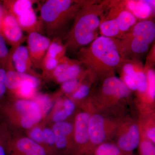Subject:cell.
<instances>
[{
	"label": "cell",
	"mask_w": 155,
	"mask_h": 155,
	"mask_svg": "<svg viewBox=\"0 0 155 155\" xmlns=\"http://www.w3.org/2000/svg\"><path fill=\"white\" fill-rule=\"evenodd\" d=\"M78 55L79 63L90 74L97 76H113L122 62L116 43L110 38L104 36L96 38L88 47L81 48Z\"/></svg>",
	"instance_id": "cell-1"
},
{
	"label": "cell",
	"mask_w": 155,
	"mask_h": 155,
	"mask_svg": "<svg viewBox=\"0 0 155 155\" xmlns=\"http://www.w3.org/2000/svg\"><path fill=\"white\" fill-rule=\"evenodd\" d=\"M107 3L88 5L84 3L66 36L64 44L66 50H79L94 41L96 31L101 25L100 17Z\"/></svg>",
	"instance_id": "cell-2"
},
{
	"label": "cell",
	"mask_w": 155,
	"mask_h": 155,
	"mask_svg": "<svg viewBox=\"0 0 155 155\" xmlns=\"http://www.w3.org/2000/svg\"><path fill=\"white\" fill-rule=\"evenodd\" d=\"M84 3L73 0L45 1L41 7L39 18L47 37H59L68 22L75 19Z\"/></svg>",
	"instance_id": "cell-3"
},
{
	"label": "cell",
	"mask_w": 155,
	"mask_h": 155,
	"mask_svg": "<svg viewBox=\"0 0 155 155\" xmlns=\"http://www.w3.org/2000/svg\"><path fill=\"white\" fill-rule=\"evenodd\" d=\"M28 54L34 68L41 69L42 63L51 40L38 32L28 34L26 37Z\"/></svg>",
	"instance_id": "cell-4"
},
{
	"label": "cell",
	"mask_w": 155,
	"mask_h": 155,
	"mask_svg": "<svg viewBox=\"0 0 155 155\" xmlns=\"http://www.w3.org/2000/svg\"><path fill=\"white\" fill-rule=\"evenodd\" d=\"M23 31L16 18L5 10V16L0 29V34L14 51L26 40Z\"/></svg>",
	"instance_id": "cell-5"
},
{
	"label": "cell",
	"mask_w": 155,
	"mask_h": 155,
	"mask_svg": "<svg viewBox=\"0 0 155 155\" xmlns=\"http://www.w3.org/2000/svg\"><path fill=\"white\" fill-rule=\"evenodd\" d=\"M15 107L22 115L21 125L24 128H31L39 122L42 118V112L35 101L19 100L15 104Z\"/></svg>",
	"instance_id": "cell-6"
},
{
	"label": "cell",
	"mask_w": 155,
	"mask_h": 155,
	"mask_svg": "<svg viewBox=\"0 0 155 155\" xmlns=\"http://www.w3.org/2000/svg\"><path fill=\"white\" fill-rule=\"evenodd\" d=\"M10 51L12 64L16 71L19 73L38 77L34 70V67L26 46L21 45L14 51L11 50Z\"/></svg>",
	"instance_id": "cell-7"
},
{
	"label": "cell",
	"mask_w": 155,
	"mask_h": 155,
	"mask_svg": "<svg viewBox=\"0 0 155 155\" xmlns=\"http://www.w3.org/2000/svg\"><path fill=\"white\" fill-rule=\"evenodd\" d=\"M81 69L78 62L71 61L64 57L50 76L54 78L59 83L77 78L80 75Z\"/></svg>",
	"instance_id": "cell-8"
},
{
	"label": "cell",
	"mask_w": 155,
	"mask_h": 155,
	"mask_svg": "<svg viewBox=\"0 0 155 155\" xmlns=\"http://www.w3.org/2000/svg\"><path fill=\"white\" fill-rule=\"evenodd\" d=\"M89 140L95 145L104 143L107 138L105 119L101 115L95 114L89 122Z\"/></svg>",
	"instance_id": "cell-9"
},
{
	"label": "cell",
	"mask_w": 155,
	"mask_h": 155,
	"mask_svg": "<svg viewBox=\"0 0 155 155\" xmlns=\"http://www.w3.org/2000/svg\"><path fill=\"white\" fill-rule=\"evenodd\" d=\"M102 90L108 96L123 98L129 96L130 90L118 78L112 76L107 78L103 82Z\"/></svg>",
	"instance_id": "cell-10"
},
{
	"label": "cell",
	"mask_w": 155,
	"mask_h": 155,
	"mask_svg": "<svg viewBox=\"0 0 155 155\" xmlns=\"http://www.w3.org/2000/svg\"><path fill=\"white\" fill-rule=\"evenodd\" d=\"M15 18L22 30L28 34L33 32L42 34L45 32L41 20L38 17L33 8Z\"/></svg>",
	"instance_id": "cell-11"
},
{
	"label": "cell",
	"mask_w": 155,
	"mask_h": 155,
	"mask_svg": "<svg viewBox=\"0 0 155 155\" xmlns=\"http://www.w3.org/2000/svg\"><path fill=\"white\" fill-rule=\"evenodd\" d=\"M15 148L12 155H47L43 147L28 137L19 139Z\"/></svg>",
	"instance_id": "cell-12"
},
{
	"label": "cell",
	"mask_w": 155,
	"mask_h": 155,
	"mask_svg": "<svg viewBox=\"0 0 155 155\" xmlns=\"http://www.w3.org/2000/svg\"><path fill=\"white\" fill-rule=\"evenodd\" d=\"M140 142V132L136 125H132L119 137L118 145L120 149L126 152L135 150Z\"/></svg>",
	"instance_id": "cell-13"
},
{
	"label": "cell",
	"mask_w": 155,
	"mask_h": 155,
	"mask_svg": "<svg viewBox=\"0 0 155 155\" xmlns=\"http://www.w3.org/2000/svg\"><path fill=\"white\" fill-rule=\"evenodd\" d=\"M66 51V48L62 43L61 38H54L51 40L42 62L48 65L57 66L60 61L65 57L64 55Z\"/></svg>",
	"instance_id": "cell-14"
},
{
	"label": "cell",
	"mask_w": 155,
	"mask_h": 155,
	"mask_svg": "<svg viewBox=\"0 0 155 155\" xmlns=\"http://www.w3.org/2000/svg\"><path fill=\"white\" fill-rule=\"evenodd\" d=\"M90 116L88 113L82 112L77 115L75 119V137L78 144H86L89 140L88 127Z\"/></svg>",
	"instance_id": "cell-15"
},
{
	"label": "cell",
	"mask_w": 155,
	"mask_h": 155,
	"mask_svg": "<svg viewBox=\"0 0 155 155\" xmlns=\"http://www.w3.org/2000/svg\"><path fill=\"white\" fill-rule=\"evenodd\" d=\"M132 33L133 37L140 39L149 45L155 39V23L150 20L139 22L134 26Z\"/></svg>",
	"instance_id": "cell-16"
},
{
	"label": "cell",
	"mask_w": 155,
	"mask_h": 155,
	"mask_svg": "<svg viewBox=\"0 0 155 155\" xmlns=\"http://www.w3.org/2000/svg\"><path fill=\"white\" fill-rule=\"evenodd\" d=\"M38 1L34 0H4L2 3L5 10L15 18L32 8Z\"/></svg>",
	"instance_id": "cell-17"
},
{
	"label": "cell",
	"mask_w": 155,
	"mask_h": 155,
	"mask_svg": "<svg viewBox=\"0 0 155 155\" xmlns=\"http://www.w3.org/2000/svg\"><path fill=\"white\" fill-rule=\"evenodd\" d=\"M40 82L38 77L31 76L22 82L15 90L20 96L24 98L31 97L35 93L36 89L39 86Z\"/></svg>",
	"instance_id": "cell-18"
},
{
	"label": "cell",
	"mask_w": 155,
	"mask_h": 155,
	"mask_svg": "<svg viewBox=\"0 0 155 155\" xmlns=\"http://www.w3.org/2000/svg\"><path fill=\"white\" fill-rule=\"evenodd\" d=\"M120 31H127L135 24L136 19L133 14L129 11H122L116 18Z\"/></svg>",
	"instance_id": "cell-19"
},
{
	"label": "cell",
	"mask_w": 155,
	"mask_h": 155,
	"mask_svg": "<svg viewBox=\"0 0 155 155\" xmlns=\"http://www.w3.org/2000/svg\"><path fill=\"white\" fill-rule=\"evenodd\" d=\"M100 28L104 36L108 38L116 36L120 31L116 19L102 22L100 25Z\"/></svg>",
	"instance_id": "cell-20"
},
{
	"label": "cell",
	"mask_w": 155,
	"mask_h": 155,
	"mask_svg": "<svg viewBox=\"0 0 155 155\" xmlns=\"http://www.w3.org/2000/svg\"><path fill=\"white\" fill-rule=\"evenodd\" d=\"M75 109L74 103L71 100H66L64 102V108L55 114L53 117V120L56 122L64 121L72 115Z\"/></svg>",
	"instance_id": "cell-21"
},
{
	"label": "cell",
	"mask_w": 155,
	"mask_h": 155,
	"mask_svg": "<svg viewBox=\"0 0 155 155\" xmlns=\"http://www.w3.org/2000/svg\"><path fill=\"white\" fill-rule=\"evenodd\" d=\"M153 9L146 1L136 2V5L133 12V15L140 19H144L150 16Z\"/></svg>",
	"instance_id": "cell-22"
},
{
	"label": "cell",
	"mask_w": 155,
	"mask_h": 155,
	"mask_svg": "<svg viewBox=\"0 0 155 155\" xmlns=\"http://www.w3.org/2000/svg\"><path fill=\"white\" fill-rule=\"evenodd\" d=\"M95 155H121V150L115 144L102 143L97 147Z\"/></svg>",
	"instance_id": "cell-23"
},
{
	"label": "cell",
	"mask_w": 155,
	"mask_h": 155,
	"mask_svg": "<svg viewBox=\"0 0 155 155\" xmlns=\"http://www.w3.org/2000/svg\"><path fill=\"white\" fill-rule=\"evenodd\" d=\"M52 130L55 135L67 137L72 132L73 126L69 122L64 121L56 122Z\"/></svg>",
	"instance_id": "cell-24"
},
{
	"label": "cell",
	"mask_w": 155,
	"mask_h": 155,
	"mask_svg": "<svg viewBox=\"0 0 155 155\" xmlns=\"http://www.w3.org/2000/svg\"><path fill=\"white\" fill-rule=\"evenodd\" d=\"M149 45L140 39L133 37L130 43V48L137 54L146 52L149 48Z\"/></svg>",
	"instance_id": "cell-25"
},
{
	"label": "cell",
	"mask_w": 155,
	"mask_h": 155,
	"mask_svg": "<svg viewBox=\"0 0 155 155\" xmlns=\"http://www.w3.org/2000/svg\"><path fill=\"white\" fill-rule=\"evenodd\" d=\"M36 102L38 104L41 110L44 113H48L49 112L52 107L51 100L49 97L46 95H39L36 97Z\"/></svg>",
	"instance_id": "cell-26"
},
{
	"label": "cell",
	"mask_w": 155,
	"mask_h": 155,
	"mask_svg": "<svg viewBox=\"0 0 155 155\" xmlns=\"http://www.w3.org/2000/svg\"><path fill=\"white\" fill-rule=\"evenodd\" d=\"M137 89L140 92H145L148 87L147 78L143 72H137L136 76Z\"/></svg>",
	"instance_id": "cell-27"
},
{
	"label": "cell",
	"mask_w": 155,
	"mask_h": 155,
	"mask_svg": "<svg viewBox=\"0 0 155 155\" xmlns=\"http://www.w3.org/2000/svg\"><path fill=\"white\" fill-rule=\"evenodd\" d=\"M10 56V51L7 47V43L0 34V63L5 65Z\"/></svg>",
	"instance_id": "cell-28"
},
{
	"label": "cell",
	"mask_w": 155,
	"mask_h": 155,
	"mask_svg": "<svg viewBox=\"0 0 155 155\" xmlns=\"http://www.w3.org/2000/svg\"><path fill=\"white\" fill-rule=\"evenodd\" d=\"M148 94L151 99L154 100L155 98V74L154 71L150 69L148 72Z\"/></svg>",
	"instance_id": "cell-29"
},
{
	"label": "cell",
	"mask_w": 155,
	"mask_h": 155,
	"mask_svg": "<svg viewBox=\"0 0 155 155\" xmlns=\"http://www.w3.org/2000/svg\"><path fill=\"white\" fill-rule=\"evenodd\" d=\"M140 150L142 155H155L154 143L149 140H143L140 143Z\"/></svg>",
	"instance_id": "cell-30"
},
{
	"label": "cell",
	"mask_w": 155,
	"mask_h": 155,
	"mask_svg": "<svg viewBox=\"0 0 155 155\" xmlns=\"http://www.w3.org/2000/svg\"><path fill=\"white\" fill-rule=\"evenodd\" d=\"M78 84L79 81L76 78L62 83L61 88L65 93H72L77 89Z\"/></svg>",
	"instance_id": "cell-31"
},
{
	"label": "cell",
	"mask_w": 155,
	"mask_h": 155,
	"mask_svg": "<svg viewBox=\"0 0 155 155\" xmlns=\"http://www.w3.org/2000/svg\"><path fill=\"white\" fill-rule=\"evenodd\" d=\"M5 76L6 69L5 65L0 63V100L4 97L7 91Z\"/></svg>",
	"instance_id": "cell-32"
},
{
	"label": "cell",
	"mask_w": 155,
	"mask_h": 155,
	"mask_svg": "<svg viewBox=\"0 0 155 155\" xmlns=\"http://www.w3.org/2000/svg\"><path fill=\"white\" fill-rule=\"evenodd\" d=\"M89 92L90 88L88 85L83 84L72 93V97L75 99H81L87 96Z\"/></svg>",
	"instance_id": "cell-33"
},
{
	"label": "cell",
	"mask_w": 155,
	"mask_h": 155,
	"mask_svg": "<svg viewBox=\"0 0 155 155\" xmlns=\"http://www.w3.org/2000/svg\"><path fill=\"white\" fill-rule=\"evenodd\" d=\"M43 133L44 142L50 146L55 144V135L52 130L49 128H45L43 130Z\"/></svg>",
	"instance_id": "cell-34"
},
{
	"label": "cell",
	"mask_w": 155,
	"mask_h": 155,
	"mask_svg": "<svg viewBox=\"0 0 155 155\" xmlns=\"http://www.w3.org/2000/svg\"><path fill=\"white\" fill-rule=\"evenodd\" d=\"M30 135L31 139L39 144L44 142L43 130L38 127H36L32 130Z\"/></svg>",
	"instance_id": "cell-35"
},
{
	"label": "cell",
	"mask_w": 155,
	"mask_h": 155,
	"mask_svg": "<svg viewBox=\"0 0 155 155\" xmlns=\"http://www.w3.org/2000/svg\"><path fill=\"white\" fill-rule=\"evenodd\" d=\"M55 144L59 149L62 150L65 149L68 144L67 137L55 135Z\"/></svg>",
	"instance_id": "cell-36"
},
{
	"label": "cell",
	"mask_w": 155,
	"mask_h": 155,
	"mask_svg": "<svg viewBox=\"0 0 155 155\" xmlns=\"http://www.w3.org/2000/svg\"><path fill=\"white\" fill-rule=\"evenodd\" d=\"M124 81L125 85L130 90H137V85L136 81L134 78L128 75H125L124 77Z\"/></svg>",
	"instance_id": "cell-37"
},
{
	"label": "cell",
	"mask_w": 155,
	"mask_h": 155,
	"mask_svg": "<svg viewBox=\"0 0 155 155\" xmlns=\"http://www.w3.org/2000/svg\"><path fill=\"white\" fill-rule=\"evenodd\" d=\"M123 69H124L125 75H128V76L132 78L135 81L137 72L134 71L132 65L130 64H126L124 66Z\"/></svg>",
	"instance_id": "cell-38"
},
{
	"label": "cell",
	"mask_w": 155,
	"mask_h": 155,
	"mask_svg": "<svg viewBox=\"0 0 155 155\" xmlns=\"http://www.w3.org/2000/svg\"><path fill=\"white\" fill-rule=\"evenodd\" d=\"M147 137L149 140L152 142L154 143L155 142V127H151L147 131Z\"/></svg>",
	"instance_id": "cell-39"
},
{
	"label": "cell",
	"mask_w": 155,
	"mask_h": 155,
	"mask_svg": "<svg viewBox=\"0 0 155 155\" xmlns=\"http://www.w3.org/2000/svg\"><path fill=\"white\" fill-rule=\"evenodd\" d=\"M5 10L4 8L2 2H0V29L2 22L3 18L5 16Z\"/></svg>",
	"instance_id": "cell-40"
},
{
	"label": "cell",
	"mask_w": 155,
	"mask_h": 155,
	"mask_svg": "<svg viewBox=\"0 0 155 155\" xmlns=\"http://www.w3.org/2000/svg\"><path fill=\"white\" fill-rule=\"evenodd\" d=\"M136 5V2H134V1H131V2H128L127 3V7L129 10L131 11H133L134 9L135 8Z\"/></svg>",
	"instance_id": "cell-41"
},
{
	"label": "cell",
	"mask_w": 155,
	"mask_h": 155,
	"mask_svg": "<svg viewBox=\"0 0 155 155\" xmlns=\"http://www.w3.org/2000/svg\"><path fill=\"white\" fill-rule=\"evenodd\" d=\"M0 155H8L4 147L0 144Z\"/></svg>",
	"instance_id": "cell-42"
}]
</instances>
